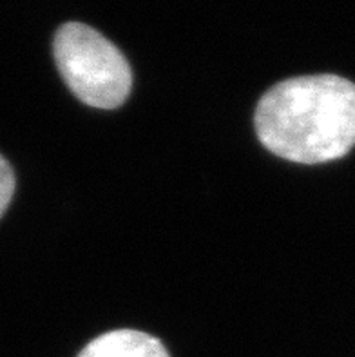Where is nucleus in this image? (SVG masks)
<instances>
[{
  "instance_id": "f257e3e1",
  "label": "nucleus",
  "mask_w": 355,
  "mask_h": 357,
  "mask_svg": "<svg viewBox=\"0 0 355 357\" xmlns=\"http://www.w3.org/2000/svg\"><path fill=\"white\" fill-rule=\"evenodd\" d=\"M254 123L279 158L306 165L342 158L355 145V84L335 75L279 82L261 96Z\"/></svg>"
},
{
  "instance_id": "7ed1b4c3",
  "label": "nucleus",
  "mask_w": 355,
  "mask_h": 357,
  "mask_svg": "<svg viewBox=\"0 0 355 357\" xmlns=\"http://www.w3.org/2000/svg\"><path fill=\"white\" fill-rule=\"evenodd\" d=\"M78 357H169V352L153 335L123 328L98 335Z\"/></svg>"
},
{
  "instance_id": "f03ea898",
  "label": "nucleus",
  "mask_w": 355,
  "mask_h": 357,
  "mask_svg": "<svg viewBox=\"0 0 355 357\" xmlns=\"http://www.w3.org/2000/svg\"><path fill=\"white\" fill-rule=\"evenodd\" d=\"M56 68L69 89L96 109H116L133 86L129 62L102 33L80 22L63 24L53 42Z\"/></svg>"
},
{
  "instance_id": "20e7f679",
  "label": "nucleus",
  "mask_w": 355,
  "mask_h": 357,
  "mask_svg": "<svg viewBox=\"0 0 355 357\" xmlns=\"http://www.w3.org/2000/svg\"><path fill=\"white\" fill-rule=\"evenodd\" d=\"M15 195V172L8 160L0 154V218L11 204Z\"/></svg>"
}]
</instances>
